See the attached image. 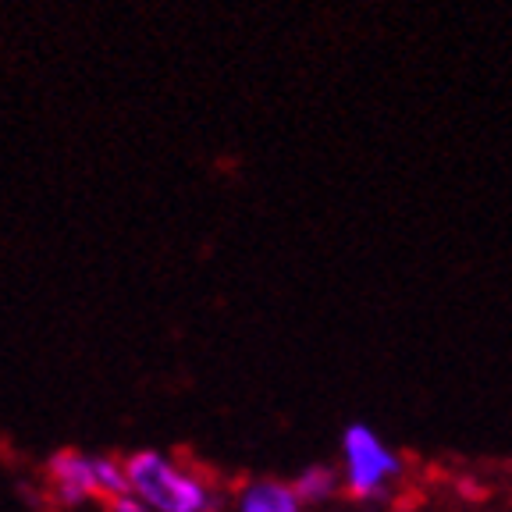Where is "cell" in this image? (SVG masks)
<instances>
[{
  "instance_id": "6da1fadb",
  "label": "cell",
  "mask_w": 512,
  "mask_h": 512,
  "mask_svg": "<svg viewBox=\"0 0 512 512\" xmlns=\"http://www.w3.org/2000/svg\"><path fill=\"white\" fill-rule=\"evenodd\" d=\"M128 488L150 512H217L221 491L196 466L160 448H136L125 456Z\"/></svg>"
},
{
  "instance_id": "7a4b0ae2",
  "label": "cell",
  "mask_w": 512,
  "mask_h": 512,
  "mask_svg": "<svg viewBox=\"0 0 512 512\" xmlns=\"http://www.w3.org/2000/svg\"><path fill=\"white\" fill-rule=\"evenodd\" d=\"M342 456V488L356 502H384L402 477V456L367 420H352L338 434Z\"/></svg>"
},
{
  "instance_id": "3957f363",
  "label": "cell",
  "mask_w": 512,
  "mask_h": 512,
  "mask_svg": "<svg viewBox=\"0 0 512 512\" xmlns=\"http://www.w3.org/2000/svg\"><path fill=\"white\" fill-rule=\"evenodd\" d=\"M47 484H50V495H54V502L61 505V509H75V505L100 498V491H96L93 456H86L79 448H61V452L50 456Z\"/></svg>"
},
{
  "instance_id": "277c9868",
  "label": "cell",
  "mask_w": 512,
  "mask_h": 512,
  "mask_svg": "<svg viewBox=\"0 0 512 512\" xmlns=\"http://www.w3.org/2000/svg\"><path fill=\"white\" fill-rule=\"evenodd\" d=\"M235 512H303L292 480L281 477H253L235 491Z\"/></svg>"
},
{
  "instance_id": "5b68a950",
  "label": "cell",
  "mask_w": 512,
  "mask_h": 512,
  "mask_svg": "<svg viewBox=\"0 0 512 512\" xmlns=\"http://www.w3.org/2000/svg\"><path fill=\"white\" fill-rule=\"evenodd\" d=\"M292 488L303 505H328L338 491H345L342 470H335L331 463H310L292 477Z\"/></svg>"
},
{
  "instance_id": "8992f818",
  "label": "cell",
  "mask_w": 512,
  "mask_h": 512,
  "mask_svg": "<svg viewBox=\"0 0 512 512\" xmlns=\"http://www.w3.org/2000/svg\"><path fill=\"white\" fill-rule=\"evenodd\" d=\"M93 473H96V491L104 502L118 495H128V470H125V459H114V456H93Z\"/></svg>"
},
{
  "instance_id": "52a82bcc",
  "label": "cell",
  "mask_w": 512,
  "mask_h": 512,
  "mask_svg": "<svg viewBox=\"0 0 512 512\" xmlns=\"http://www.w3.org/2000/svg\"><path fill=\"white\" fill-rule=\"evenodd\" d=\"M104 509H107V512H150L143 502H139L136 495H132V491H128V495L111 498V502H104Z\"/></svg>"
}]
</instances>
